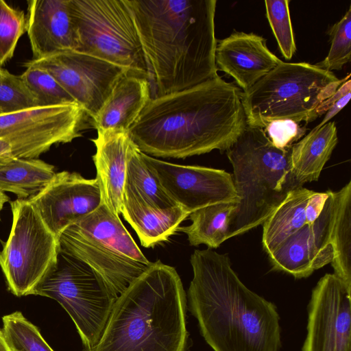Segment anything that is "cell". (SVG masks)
<instances>
[{
	"label": "cell",
	"instance_id": "6da1fadb",
	"mask_svg": "<svg viewBox=\"0 0 351 351\" xmlns=\"http://www.w3.org/2000/svg\"><path fill=\"white\" fill-rule=\"evenodd\" d=\"M246 126L241 90L217 75L190 88L151 99L128 133L147 155L184 158L226 151Z\"/></svg>",
	"mask_w": 351,
	"mask_h": 351
},
{
	"label": "cell",
	"instance_id": "ba28073f",
	"mask_svg": "<svg viewBox=\"0 0 351 351\" xmlns=\"http://www.w3.org/2000/svg\"><path fill=\"white\" fill-rule=\"evenodd\" d=\"M30 295L56 300L73 319L86 350L99 341L119 297L97 271L60 248L56 263Z\"/></svg>",
	"mask_w": 351,
	"mask_h": 351
},
{
	"label": "cell",
	"instance_id": "277c9868",
	"mask_svg": "<svg viewBox=\"0 0 351 351\" xmlns=\"http://www.w3.org/2000/svg\"><path fill=\"white\" fill-rule=\"evenodd\" d=\"M186 309L176 269L152 263L119 295L99 341L86 351H185Z\"/></svg>",
	"mask_w": 351,
	"mask_h": 351
},
{
	"label": "cell",
	"instance_id": "cb8c5ba5",
	"mask_svg": "<svg viewBox=\"0 0 351 351\" xmlns=\"http://www.w3.org/2000/svg\"><path fill=\"white\" fill-rule=\"evenodd\" d=\"M333 216L331 241L335 274L351 291V181L338 191H332Z\"/></svg>",
	"mask_w": 351,
	"mask_h": 351
},
{
	"label": "cell",
	"instance_id": "2e32d148",
	"mask_svg": "<svg viewBox=\"0 0 351 351\" xmlns=\"http://www.w3.org/2000/svg\"><path fill=\"white\" fill-rule=\"evenodd\" d=\"M328 192L319 217L291 234L268 254L274 269L302 278L331 263L334 257L331 241L333 197L332 191Z\"/></svg>",
	"mask_w": 351,
	"mask_h": 351
},
{
	"label": "cell",
	"instance_id": "ab89813d",
	"mask_svg": "<svg viewBox=\"0 0 351 351\" xmlns=\"http://www.w3.org/2000/svg\"><path fill=\"white\" fill-rule=\"evenodd\" d=\"M14 351V350H13Z\"/></svg>",
	"mask_w": 351,
	"mask_h": 351
},
{
	"label": "cell",
	"instance_id": "30bf717a",
	"mask_svg": "<svg viewBox=\"0 0 351 351\" xmlns=\"http://www.w3.org/2000/svg\"><path fill=\"white\" fill-rule=\"evenodd\" d=\"M12 223L0 252V267L10 292L29 295L57 262L59 239L27 199L10 202Z\"/></svg>",
	"mask_w": 351,
	"mask_h": 351
},
{
	"label": "cell",
	"instance_id": "f35d334b",
	"mask_svg": "<svg viewBox=\"0 0 351 351\" xmlns=\"http://www.w3.org/2000/svg\"><path fill=\"white\" fill-rule=\"evenodd\" d=\"M2 70V68H0V71Z\"/></svg>",
	"mask_w": 351,
	"mask_h": 351
},
{
	"label": "cell",
	"instance_id": "484cf974",
	"mask_svg": "<svg viewBox=\"0 0 351 351\" xmlns=\"http://www.w3.org/2000/svg\"><path fill=\"white\" fill-rule=\"evenodd\" d=\"M237 204L222 202L198 209L189 215L191 223L180 230L186 234L190 245L217 248L228 239L229 218Z\"/></svg>",
	"mask_w": 351,
	"mask_h": 351
},
{
	"label": "cell",
	"instance_id": "5bb4252c",
	"mask_svg": "<svg viewBox=\"0 0 351 351\" xmlns=\"http://www.w3.org/2000/svg\"><path fill=\"white\" fill-rule=\"evenodd\" d=\"M350 292L335 274H326L312 291L302 351H351Z\"/></svg>",
	"mask_w": 351,
	"mask_h": 351
},
{
	"label": "cell",
	"instance_id": "d590c367",
	"mask_svg": "<svg viewBox=\"0 0 351 351\" xmlns=\"http://www.w3.org/2000/svg\"><path fill=\"white\" fill-rule=\"evenodd\" d=\"M14 160L8 144L5 140L0 138V167L5 165Z\"/></svg>",
	"mask_w": 351,
	"mask_h": 351
},
{
	"label": "cell",
	"instance_id": "4dcf8cb0",
	"mask_svg": "<svg viewBox=\"0 0 351 351\" xmlns=\"http://www.w3.org/2000/svg\"><path fill=\"white\" fill-rule=\"evenodd\" d=\"M289 0L265 1L266 15L282 56L291 60L296 45L290 16Z\"/></svg>",
	"mask_w": 351,
	"mask_h": 351
},
{
	"label": "cell",
	"instance_id": "9c48e42d",
	"mask_svg": "<svg viewBox=\"0 0 351 351\" xmlns=\"http://www.w3.org/2000/svg\"><path fill=\"white\" fill-rule=\"evenodd\" d=\"M75 51L148 80L140 38L125 0H69Z\"/></svg>",
	"mask_w": 351,
	"mask_h": 351
},
{
	"label": "cell",
	"instance_id": "f1b7e54d",
	"mask_svg": "<svg viewBox=\"0 0 351 351\" xmlns=\"http://www.w3.org/2000/svg\"><path fill=\"white\" fill-rule=\"evenodd\" d=\"M24 66L25 70L21 77L36 97L39 106L77 103L47 71L26 62Z\"/></svg>",
	"mask_w": 351,
	"mask_h": 351
},
{
	"label": "cell",
	"instance_id": "52a82bcc",
	"mask_svg": "<svg viewBox=\"0 0 351 351\" xmlns=\"http://www.w3.org/2000/svg\"><path fill=\"white\" fill-rule=\"evenodd\" d=\"M60 248L97 271L119 295L151 265L117 216L102 204L67 227Z\"/></svg>",
	"mask_w": 351,
	"mask_h": 351
},
{
	"label": "cell",
	"instance_id": "1f68e13d",
	"mask_svg": "<svg viewBox=\"0 0 351 351\" xmlns=\"http://www.w3.org/2000/svg\"><path fill=\"white\" fill-rule=\"evenodd\" d=\"M26 30L24 12L0 0V68L12 58L17 43Z\"/></svg>",
	"mask_w": 351,
	"mask_h": 351
},
{
	"label": "cell",
	"instance_id": "74e56055",
	"mask_svg": "<svg viewBox=\"0 0 351 351\" xmlns=\"http://www.w3.org/2000/svg\"><path fill=\"white\" fill-rule=\"evenodd\" d=\"M9 201V197L5 193L0 191V214L4 204Z\"/></svg>",
	"mask_w": 351,
	"mask_h": 351
},
{
	"label": "cell",
	"instance_id": "8fae6325",
	"mask_svg": "<svg viewBox=\"0 0 351 351\" xmlns=\"http://www.w3.org/2000/svg\"><path fill=\"white\" fill-rule=\"evenodd\" d=\"M86 112L77 103L37 106L0 114V138L12 157L38 158L53 145L81 136Z\"/></svg>",
	"mask_w": 351,
	"mask_h": 351
},
{
	"label": "cell",
	"instance_id": "7402d4cb",
	"mask_svg": "<svg viewBox=\"0 0 351 351\" xmlns=\"http://www.w3.org/2000/svg\"><path fill=\"white\" fill-rule=\"evenodd\" d=\"M338 142L334 121L315 127L291 147V173L298 188L318 180Z\"/></svg>",
	"mask_w": 351,
	"mask_h": 351
},
{
	"label": "cell",
	"instance_id": "d4e9b609",
	"mask_svg": "<svg viewBox=\"0 0 351 351\" xmlns=\"http://www.w3.org/2000/svg\"><path fill=\"white\" fill-rule=\"evenodd\" d=\"M56 174L54 166L39 158H19L0 167V191L27 199L44 189Z\"/></svg>",
	"mask_w": 351,
	"mask_h": 351
},
{
	"label": "cell",
	"instance_id": "e575fe53",
	"mask_svg": "<svg viewBox=\"0 0 351 351\" xmlns=\"http://www.w3.org/2000/svg\"><path fill=\"white\" fill-rule=\"evenodd\" d=\"M350 77L346 80L338 88L336 92L324 100L315 110V120L325 114L324 119L317 125L320 127L329 122L348 103L351 96Z\"/></svg>",
	"mask_w": 351,
	"mask_h": 351
},
{
	"label": "cell",
	"instance_id": "e0dca14e",
	"mask_svg": "<svg viewBox=\"0 0 351 351\" xmlns=\"http://www.w3.org/2000/svg\"><path fill=\"white\" fill-rule=\"evenodd\" d=\"M215 58L217 69L232 77L242 92L282 62L268 49L263 36L237 31L217 40Z\"/></svg>",
	"mask_w": 351,
	"mask_h": 351
},
{
	"label": "cell",
	"instance_id": "f546056e",
	"mask_svg": "<svg viewBox=\"0 0 351 351\" xmlns=\"http://www.w3.org/2000/svg\"><path fill=\"white\" fill-rule=\"evenodd\" d=\"M330 47L326 57L316 64L328 71L341 70L350 61L351 57V8L340 21L330 27L328 31Z\"/></svg>",
	"mask_w": 351,
	"mask_h": 351
},
{
	"label": "cell",
	"instance_id": "8992f818",
	"mask_svg": "<svg viewBox=\"0 0 351 351\" xmlns=\"http://www.w3.org/2000/svg\"><path fill=\"white\" fill-rule=\"evenodd\" d=\"M307 62L282 61L245 92L241 102L247 125L264 128L276 119L306 123L315 120L317 107L346 80Z\"/></svg>",
	"mask_w": 351,
	"mask_h": 351
},
{
	"label": "cell",
	"instance_id": "7a4b0ae2",
	"mask_svg": "<svg viewBox=\"0 0 351 351\" xmlns=\"http://www.w3.org/2000/svg\"><path fill=\"white\" fill-rule=\"evenodd\" d=\"M141 43L151 99L217 74L216 0H125Z\"/></svg>",
	"mask_w": 351,
	"mask_h": 351
},
{
	"label": "cell",
	"instance_id": "836d02e7",
	"mask_svg": "<svg viewBox=\"0 0 351 351\" xmlns=\"http://www.w3.org/2000/svg\"><path fill=\"white\" fill-rule=\"evenodd\" d=\"M271 143L278 149H289L306 133V128L291 119H276L263 128Z\"/></svg>",
	"mask_w": 351,
	"mask_h": 351
},
{
	"label": "cell",
	"instance_id": "603a6c76",
	"mask_svg": "<svg viewBox=\"0 0 351 351\" xmlns=\"http://www.w3.org/2000/svg\"><path fill=\"white\" fill-rule=\"evenodd\" d=\"M314 191L300 187L288 192L263 225L262 245L268 254L291 234L310 223L307 204Z\"/></svg>",
	"mask_w": 351,
	"mask_h": 351
},
{
	"label": "cell",
	"instance_id": "3957f363",
	"mask_svg": "<svg viewBox=\"0 0 351 351\" xmlns=\"http://www.w3.org/2000/svg\"><path fill=\"white\" fill-rule=\"evenodd\" d=\"M189 308L214 351H279L280 316L276 305L248 289L227 254L208 248L191 256Z\"/></svg>",
	"mask_w": 351,
	"mask_h": 351
},
{
	"label": "cell",
	"instance_id": "d6a6232c",
	"mask_svg": "<svg viewBox=\"0 0 351 351\" xmlns=\"http://www.w3.org/2000/svg\"><path fill=\"white\" fill-rule=\"evenodd\" d=\"M39 106L21 75L2 69L0 71V114L10 113Z\"/></svg>",
	"mask_w": 351,
	"mask_h": 351
},
{
	"label": "cell",
	"instance_id": "5b68a950",
	"mask_svg": "<svg viewBox=\"0 0 351 351\" xmlns=\"http://www.w3.org/2000/svg\"><path fill=\"white\" fill-rule=\"evenodd\" d=\"M226 152L239 197L229 218L230 239L262 225L298 187L291 173V148L276 147L261 128L247 125Z\"/></svg>",
	"mask_w": 351,
	"mask_h": 351
},
{
	"label": "cell",
	"instance_id": "ffe728a7",
	"mask_svg": "<svg viewBox=\"0 0 351 351\" xmlns=\"http://www.w3.org/2000/svg\"><path fill=\"white\" fill-rule=\"evenodd\" d=\"M151 99L148 80L127 73L117 83L111 94L93 118L97 131H128Z\"/></svg>",
	"mask_w": 351,
	"mask_h": 351
},
{
	"label": "cell",
	"instance_id": "9a60e30c",
	"mask_svg": "<svg viewBox=\"0 0 351 351\" xmlns=\"http://www.w3.org/2000/svg\"><path fill=\"white\" fill-rule=\"evenodd\" d=\"M59 239L71 224L96 210L102 204L97 179H87L76 172L56 173L40 192L27 199Z\"/></svg>",
	"mask_w": 351,
	"mask_h": 351
},
{
	"label": "cell",
	"instance_id": "4fadbf2b",
	"mask_svg": "<svg viewBox=\"0 0 351 351\" xmlns=\"http://www.w3.org/2000/svg\"><path fill=\"white\" fill-rule=\"evenodd\" d=\"M169 197L188 213L222 202H239L232 175L218 169L163 161L141 152Z\"/></svg>",
	"mask_w": 351,
	"mask_h": 351
},
{
	"label": "cell",
	"instance_id": "83f0119b",
	"mask_svg": "<svg viewBox=\"0 0 351 351\" xmlns=\"http://www.w3.org/2000/svg\"><path fill=\"white\" fill-rule=\"evenodd\" d=\"M4 337L14 351H54L38 328L19 311L2 317Z\"/></svg>",
	"mask_w": 351,
	"mask_h": 351
},
{
	"label": "cell",
	"instance_id": "8d00e7d4",
	"mask_svg": "<svg viewBox=\"0 0 351 351\" xmlns=\"http://www.w3.org/2000/svg\"><path fill=\"white\" fill-rule=\"evenodd\" d=\"M0 351H13L7 343L1 328H0Z\"/></svg>",
	"mask_w": 351,
	"mask_h": 351
},
{
	"label": "cell",
	"instance_id": "7c38bea8",
	"mask_svg": "<svg viewBox=\"0 0 351 351\" xmlns=\"http://www.w3.org/2000/svg\"><path fill=\"white\" fill-rule=\"evenodd\" d=\"M26 63L50 73L92 118L118 81L130 73L124 68L77 51L58 52Z\"/></svg>",
	"mask_w": 351,
	"mask_h": 351
},
{
	"label": "cell",
	"instance_id": "4316f807",
	"mask_svg": "<svg viewBox=\"0 0 351 351\" xmlns=\"http://www.w3.org/2000/svg\"><path fill=\"white\" fill-rule=\"evenodd\" d=\"M123 197L142 201L160 208L178 206L145 164L141 151L134 142L129 152Z\"/></svg>",
	"mask_w": 351,
	"mask_h": 351
},
{
	"label": "cell",
	"instance_id": "44dd1931",
	"mask_svg": "<svg viewBox=\"0 0 351 351\" xmlns=\"http://www.w3.org/2000/svg\"><path fill=\"white\" fill-rule=\"evenodd\" d=\"M121 214L145 247L167 241L190 215L179 206L160 208L126 197H123Z\"/></svg>",
	"mask_w": 351,
	"mask_h": 351
},
{
	"label": "cell",
	"instance_id": "ac0fdd59",
	"mask_svg": "<svg viewBox=\"0 0 351 351\" xmlns=\"http://www.w3.org/2000/svg\"><path fill=\"white\" fill-rule=\"evenodd\" d=\"M26 31L33 59L77 49L69 0L29 1Z\"/></svg>",
	"mask_w": 351,
	"mask_h": 351
},
{
	"label": "cell",
	"instance_id": "d6986e66",
	"mask_svg": "<svg viewBox=\"0 0 351 351\" xmlns=\"http://www.w3.org/2000/svg\"><path fill=\"white\" fill-rule=\"evenodd\" d=\"M96 147L93 160L101 193L102 202L117 216L121 213L123 187L129 152L133 143L128 131H97L92 139Z\"/></svg>",
	"mask_w": 351,
	"mask_h": 351
}]
</instances>
